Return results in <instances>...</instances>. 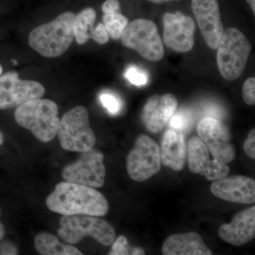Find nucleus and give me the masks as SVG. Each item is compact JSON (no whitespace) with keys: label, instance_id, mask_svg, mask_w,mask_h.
I'll use <instances>...</instances> for the list:
<instances>
[{"label":"nucleus","instance_id":"nucleus-16","mask_svg":"<svg viewBox=\"0 0 255 255\" xmlns=\"http://www.w3.org/2000/svg\"><path fill=\"white\" fill-rule=\"evenodd\" d=\"M211 193L230 202L251 204L255 202V181L242 175L226 177L214 181Z\"/></svg>","mask_w":255,"mask_h":255},{"label":"nucleus","instance_id":"nucleus-13","mask_svg":"<svg viewBox=\"0 0 255 255\" xmlns=\"http://www.w3.org/2000/svg\"><path fill=\"white\" fill-rule=\"evenodd\" d=\"M191 7L206 45L217 49L223 31L218 0H192Z\"/></svg>","mask_w":255,"mask_h":255},{"label":"nucleus","instance_id":"nucleus-30","mask_svg":"<svg viewBox=\"0 0 255 255\" xmlns=\"http://www.w3.org/2000/svg\"><path fill=\"white\" fill-rule=\"evenodd\" d=\"M103 13L112 12V11H122L121 4L119 0H106L102 6Z\"/></svg>","mask_w":255,"mask_h":255},{"label":"nucleus","instance_id":"nucleus-11","mask_svg":"<svg viewBox=\"0 0 255 255\" xmlns=\"http://www.w3.org/2000/svg\"><path fill=\"white\" fill-rule=\"evenodd\" d=\"M197 131L214 158L224 163L236 158V148L231 142L229 130L220 121L211 117L201 119Z\"/></svg>","mask_w":255,"mask_h":255},{"label":"nucleus","instance_id":"nucleus-7","mask_svg":"<svg viewBox=\"0 0 255 255\" xmlns=\"http://www.w3.org/2000/svg\"><path fill=\"white\" fill-rule=\"evenodd\" d=\"M121 40L124 46L135 50L145 60L158 62L163 58L162 38L155 23L145 18H137L128 23Z\"/></svg>","mask_w":255,"mask_h":255},{"label":"nucleus","instance_id":"nucleus-20","mask_svg":"<svg viewBox=\"0 0 255 255\" xmlns=\"http://www.w3.org/2000/svg\"><path fill=\"white\" fill-rule=\"evenodd\" d=\"M34 246L37 252L43 255H82L78 248L72 245L64 244L54 235L41 233L34 240Z\"/></svg>","mask_w":255,"mask_h":255},{"label":"nucleus","instance_id":"nucleus-15","mask_svg":"<svg viewBox=\"0 0 255 255\" xmlns=\"http://www.w3.org/2000/svg\"><path fill=\"white\" fill-rule=\"evenodd\" d=\"M177 106V97L172 94L150 97L142 111V122L145 128L152 133L162 131L175 114Z\"/></svg>","mask_w":255,"mask_h":255},{"label":"nucleus","instance_id":"nucleus-23","mask_svg":"<svg viewBox=\"0 0 255 255\" xmlns=\"http://www.w3.org/2000/svg\"><path fill=\"white\" fill-rule=\"evenodd\" d=\"M169 125L173 128L174 130H186L190 127L191 123V118L190 114L187 112L182 111L172 116V118L169 121Z\"/></svg>","mask_w":255,"mask_h":255},{"label":"nucleus","instance_id":"nucleus-12","mask_svg":"<svg viewBox=\"0 0 255 255\" xmlns=\"http://www.w3.org/2000/svg\"><path fill=\"white\" fill-rule=\"evenodd\" d=\"M164 24L163 42L169 49L177 53H187L192 50L195 42L196 23L191 16L177 11L165 13L162 17Z\"/></svg>","mask_w":255,"mask_h":255},{"label":"nucleus","instance_id":"nucleus-6","mask_svg":"<svg viewBox=\"0 0 255 255\" xmlns=\"http://www.w3.org/2000/svg\"><path fill=\"white\" fill-rule=\"evenodd\" d=\"M57 135L65 150L82 152L94 148L96 136L90 127L87 109L78 106L64 114L60 119Z\"/></svg>","mask_w":255,"mask_h":255},{"label":"nucleus","instance_id":"nucleus-10","mask_svg":"<svg viewBox=\"0 0 255 255\" xmlns=\"http://www.w3.org/2000/svg\"><path fill=\"white\" fill-rule=\"evenodd\" d=\"M44 87L38 82L21 80L16 72L0 75V110L18 107L26 102L42 98Z\"/></svg>","mask_w":255,"mask_h":255},{"label":"nucleus","instance_id":"nucleus-33","mask_svg":"<svg viewBox=\"0 0 255 255\" xmlns=\"http://www.w3.org/2000/svg\"><path fill=\"white\" fill-rule=\"evenodd\" d=\"M147 1L154 3V4H164V3L169 2V1H179V0H147Z\"/></svg>","mask_w":255,"mask_h":255},{"label":"nucleus","instance_id":"nucleus-27","mask_svg":"<svg viewBox=\"0 0 255 255\" xmlns=\"http://www.w3.org/2000/svg\"><path fill=\"white\" fill-rule=\"evenodd\" d=\"M243 98L245 103L249 106L255 105V78H248L243 87Z\"/></svg>","mask_w":255,"mask_h":255},{"label":"nucleus","instance_id":"nucleus-21","mask_svg":"<svg viewBox=\"0 0 255 255\" xmlns=\"http://www.w3.org/2000/svg\"><path fill=\"white\" fill-rule=\"evenodd\" d=\"M97 18L95 10L88 7L75 15L73 22V31L75 40L80 45L86 43L92 39L95 35V23Z\"/></svg>","mask_w":255,"mask_h":255},{"label":"nucleus","instance_id":"nucleus-9","mask_svg":"<svg viewBox=\"0 0 255 255\" xmlns=\"http://www.w3.org/2000/svg\"><path fill=\"white\" fill-rule=\"evenodd\" d=\"M102 151L92 148L81 152L76 162L65 166L62 176L66 182L93 188L103 187L107 170Z\"/></svg>","mask_w":255,"mask_h":255},{"label":"nucleus","instance_id":"nucleus-18","mask_svg":"<svg viewBox=\"0 0 255 255\" xmlns=\"http://www.w3.org/2000/svg\"><path fill=\"white\" fill-rule=\"evenodd\" d=\"M161 163L174 171L182 170L187 157V147L182 131L169 129L161 142Z\"/></svg>","mask_w":255,"mask_h":255},{"label":"nucleus","instance_id":"nucleus-8","mask_svg":"<svg viewBox=\"0 0 255 255\" xmlns=\"http://www.w3.org/2000/svg\"><path fill=\"white\" fill-rule=\"evenodd\" d=\"M160 150L157 142L146 135H140L127 159L129 177L137 182H145L161 169Z\"/></svg>","mask_w":255,"mask_h":255},{"label":"nucleus","instance_id":"nucleus-37","mask_svg":"<svg viewBox=\"0 0 255 255\" xmlns=\"http://www.w3.org/2000/svg\"><path fill=\"white\" fill-rule=\"evenodd\" d=\"M3 73V68L2 67H1V64H0V75H2Z\"/></svg>","mask_w":255,"mask_h":255},{"label":"nucleus","instance_id":"nucleus-26","mask_svg":"<svg viewBox=\"0 0 255 255\" xmlns=\"http://www.w3.org/2000/svg\"><path fill=\"white\" fill-rule=\"evenodd\" d=\"M125 75L130 83L136 86L145 85L147 82V77L144 71L135 66H131L128 69Z\"/></svg>","mask_w":255,"mask_h":255},{"label":"nucleus","instance_id":"nucleus-19","mask_svg":"<svg viewBox=\"0 0 255 255\" xmlns=\"http://www.w3.org/2000/svg\"><path fill=\"white\" fill-rule=\"evenodd\" d=\"M164 255H211L212 251L206 246L200 235L195 232L172 235L162 247Z\"/></svg>","mask_w":255,"mask_h":255},{"label":"nucleus","instance_id":"nucleus-36","mask_svg":"<svg viewBox=\"0 0 255 255\" xmlns=\"http://www.w3.org/2000/svg\"><path fill=\"white\" fill-rule=\"evenodd\" d=\"M4 135H3L2 132L0 130V146L2 145L3 142H4Z\"/></svg>","mask_w":255,"mask_h":255},{"label":"nucleus","instance_id":"nucleus-5","mask_svg":"<svg viewBox=\"0 0 255 255\" xmlns=\"http://www.w3.org/2000/svg\"><path fill=\"white\" fill-rule=\"evenodd\" d=\"M58 236L70 245L91 237L102 246H110L115 241L116 231L112 225L98 216L73 215L63 216L60 219Z\"/></svg>","mask_w":255,"mask_h":255},{"label":"nucleus","instance_id":"nucleus-38","mask_svg":"<svg viewBox=\"0 0 255 255\" xmlns=\"http://www.w3.org/2000/svg\"><path fill=\"white\" fill-rule=\"evenodd\" d=\"M0 216H1V209H0Z\"/></svg>","mask_w":255,"mask_h":255},{"label":"nucleus","instance_id":"nucleus-2","mask_svg":"<svg viewBox=\"0 0 255 255\" xmlns=\"http://www.w3.org/2000/svg\"><path fill=\"white\" fill-rule=\"evenodd\" d=\"M75 17L73 12L66 11L50 22L35 28L28 36L30 47L46 58H57L64 54L75 38Z\"/></svg>","mask_w":255,"mask_h":255},{"label":"nucleus","instance_id":"nucleus-28","mask_svg":"<svg viewBox=\"0 0 255 255\" xmlns=\"http://www.w3.org/2000/svg\"><path fill=\"white\" fill-rule=\"evenodd\" d=\"M244 151L250 158L255 159V129H252L244 142Z\"/></svg>","mask_w":255,"mask_h":255},{"label":"nucleus","instance_id":"nucleus-14","mask_svg":"<svg viewBox=\"0 0 255 255\" xmlns=\"http://www.w3.org/2000/svg\"><path fill=\"white\" fill-rule=\"evenodd\" d=\"M189 167L193 173L204 176L209 181L227 177L230 168L227 163L210 158L209 151L200 137H191L188 145Z\"/></svg>","mask_w":255,"mask_h":255},{"label":"nucleus","instance_id":"nucleus-24","mask_svg":"<svg viewBox=\"0 0 255 255\" xmlns=\"http://www.w3.org/2000/svg\"><path fill=\"white\" fill-rule=\"evenodd\" d=\"M100 99L102 105L111 114H117L122 108L120 100L114 94L105 92L100 95Z\"/></svg>","mask_w":255,"mask_h":255},{"label":"nucleus","instance_id":"nucleus-34","mask_svg":"<svg viewBox=\"0 0 255 255\" xmlns=\"http://www.w3.org/2000/svg\"><path fill=\"white\" fill-rule=\"evenodd\" d=\"M5 228L2 223H0V241L4 238L5 235Z\"/></svg>","mask_w":255,"mask_h":255},{"label":"nucleus","instance_id":"nucleus-29","mask_svg":"<svg viewBox=\"0 0 255 255\" xmlns=\"http://www.w3.org/2000/svg\"><path fill=\"white\" fill-rule=\"evenodd\" d=\"M92 39L100 45H104L108 43L109 40H110V36H109L108 32L106 29L103 23H99L96 26L95 35H94Z\"/></svg>","mask_w":255,"mask_h":255},{"label":"nucleus","instance_id":"nucleus-35","mask_svg":"<svg viewBox=\"0 0 255 255\" xmlns=\"http://www.w3.org/2000/svg\"><path fill=\"white\" fill-rule=\"evenodd\" d=\"M251 6V9L253 10V13L255 14V0H246Z\"/></svg>","mask_w":255,"mask_h":255},{"label":"nucleus","instance_id":"nucleus-4","mask_svg":"<svg viewBox=\"0 0 255 255\" xmlns=\"http://www.w3.org/2000/svg\"><path fill=\"white\" fill-rule=\"evenodd\" d=\"M217 49L220 73L227 81L237 80L246 68L251 43L238 28H228L223 31Z\"/></svg>","mask_w":255,"mask_h":255},{"label":"nucleus","instance_id":"nucleus-25","mask_svg":"<svg viewBox=\"0 0 255 255\" xmlns=\"http://www.w3.org/2000/svg\"><path fill=\"white\" fill-rule=\"evenodd\" d=\"M132 249L133 248L129 246L127 237H125L124 236H121L112 243V250H111L109 255H132Z\"/></svg>","mask_w":255,"mask_h":255},{"label":"nucleus","instance_id":"nucleus-22","mask_svg":"<svg viewBox=\"0 0 255 255\" xmlns=\"http://www.w3.org/2000/svg\"><path fill=\"white\" fill-rule=\"evenodd\" d=\"M128 23V19L122 11L104 13L103 24L109 36L114 40H119Z\"/></svg>","mask_w":255,"mask_h":255},{"label":"nucleus","instance_id":"nucleus-17","mask_svg":"<svg viewBox=\"0 0 255 255\" xmlns=\"http://www.w3.org/2000/svg\"><path fill=\"white\" fill-rule=\"evenodd\" d=\"M220 238L235 246H242L253 241L255 236V206L235 215L231 223L219 228Z\"/></svg>","mask_w":255,"mask_h":255},{"label":"nucleus","instance_id":"nucleus-31","mask_svg":"<svg viewBox=\"0 0 255 255\" xmlns=\"http://www.w3.org/2000/svg\"><path fill=\"white\" fill-rule=\"evenodd\" d=\"M0 254L1 255H17L18 251L12 244L4 243L0 247Z\"/></svg>","mask_w":255,"mask_h":255},{"label":"nucleus","instance_id":"nucleus-3","mask_svg":"<svg viewBox=\"0 0 255 255\" xmlns=\"http://www.w3.org/2000/svg\"><path fill=\"white\" fill-rule=\"evenodd\" d=\"M14 119L18 125L30 130L40 141H51L58 133V107L53 101L40 98L26 102L16 108Z\"/></svg>","mask_w":255,"mask_h":255},{"label":"nucleus","instance_id":"nucleus-1","mask_svg":"<svg viewBox=\"0 0 255 255\" xmlns=\"http://www.w3.org/2000/svg\"><path fill=\"white\" fill-rule=\"evenodd\" d=\"M46 206L50 211L63 216L89 215L102 217L110 209L105 196L95 188L66 181L57 184L47 198Z\"/></svg>","mask_w":255,"mask_h":255},{"label":"nucleus","instance_id":"nucleus-32","mask_svg":"<svg viewBox=\"0 0 255 255\" xmlns=\"http://www.w3.org/2000/svg\"><path fill=\"white\" fill-rule=\"evenodd\" d=\"M145 253L141 248L139 247H135L132 249V255H145Z\"/></svg>","mask_w":255,"mask_h":255}]
</instances>
